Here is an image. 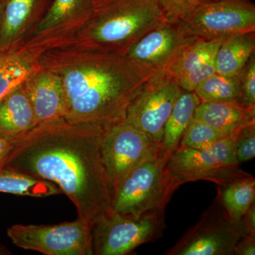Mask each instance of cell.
<instances>
[{
	"instance_id": "obj_2",
	"label": "cell",
	"mask_w": 255,
	"mask_h": 255,
	"mask_svg": "<svg viewBox=\"0 0 255 255\" xmlns=\"http://www.w3.org/2000/svg\"><path fill=\"white\" fill-rule=\"evenodd\" d=\"M39 63L63 82L68 102L64 119L103 130L125 120L145 83L125 56L115 52L68 45L46 50Z\"/></svg>"
},
{
	"instance_id": "obj_16",
	"label": "cell",
	"mask_w": 255,
	"mask_h": 255,
	"mask_svg": "<svg viewBox=\"0 0 255 255\" xmlns=\"http://www.w3.org/2000/svg\"><path fill=\"white\" fill-rule=\"evenodd\" d=\"M43 50L28 43L0 48V101L41 67Z\"/></svg>"
},
{
	"instance_id": "obj_7",
	"label": "cell",
	"mask_w": 255,
	"mask_h": 255,
	"mask_svg": "<svg viewBox=\"0 0 255 255\" xmlns=\"http://www.w3.org/2000/svg\"><path fill=\"white\" fill-rule=\"evenodd\" d=\"M196 38L182 21H166L144 34L124 56L137 76L145 82L167 71Z\"/></svg>"
},
{
	"instance_id": "obj_5",
	"label": "cell",
	"mask_w": 255,
	"mask_h": 255,
	"mask_svg": "<svg viewBox=\"0 0 255 255\" xmlns=\"http://www.w3.org/2000/svg\"><path fill=\"white\" fill-rule=\"evenodd\" d=\"M242 128L208 148L178 147L167 161V168L176 185L179 187L187 182L206 180L226 186L253 176L239 168L235 155V142Z\"/></svg>"
},
{
	"instance_id": "obj_24",
	"label": "cell",
	"mask_w": 255,
	"mask_h": 255,
	"mask_svg": "<svg viewBox=\"0 0 255 255\" xmlns=\"http://www.w3.org/2000/svg\"><path fill=\"white\" fill-rule=\"evenodd\" d=\"M194 92L201 102L240 104L239 85L237 77L214 73L200 82Z\"/></svg>"
},
{
	"instance_id": "obj_18",
	"label": "cell",
	"mask_w": 255,
	"mask_h": 255,
	"mask_svg": "<svg viewBox=\"0 0 255 255\" xmlns=\"http://www.w3.org/2000/svg\"><path fill=\"white\" fill-rule=\"evenodd\" d=\"M193 120L232 132L255 122V107L247 108L233 102H201Z\"/></svg>"
},
{
	"instance_id": "obj_31",
	"label": "cell",
	"mask_w": 255,
	"mask_h": 255,
	"mask_svg": "<svg viewBox=\"0 0 255 255\" xmlns=\"http://www.w3.org/2000/svg\"><path fill=\"white\" fill-rule=\"evenodd\" d=\"M240 228L243 234L255 236V203L242 217Z\"/></svg>"
},
{
	"instance_id": "obj_25",
	"label": "cell",
	"mask_w": 255,
	"mask_h": 255,
	"mask_svg": "<svg viewBox=\"0 0 255 255\" xmlns=\"http://www.w3.org/2000/svg\"><path fill=\"white\" fill-rule=\"evenodd\" d=\"M231 133L226 130L210 127L202 122L192 120L184 132L178 147L203 150L211 147Z\"/></svg>"
},
{
	"instance_id": "obj_9",
	"label": "cell",
	"mask_w": 255,
	"mask_h": 255,
	"mask_svg": "<svg viewBox=\"0 0 255 255\" xmlns=\"http://www.w3.org/2000/svg\"><path fill=\"white\" fill-rule=\"evenodd\" d=\"M195 38L219 39L255 31V4L251 0H213L191 6L182 19Z\"/></svg>"
},
{
	"instance_id": "obj_22",
	"label": "cell",
	"mask_w": 255,
	"mask_h": 255,
	"mask_svg": "<svg viewBox=\"0 0 255 255\" xmlns=\"http://www.w3.org/2000/svg\"><path fill=\"white\" fill-rule=\"evenodd\" d=\"M0 192L39 198L62 194L53 183L7 167L0 169Z\"/></svg>"
},
{
	"instance_id": "obj_14",
	"label": "cell",
	"mask_w": 255,
	"mask_h": 255,
	"mask_svg": "<svg viewBox=\"0 0 255 255\" xmlns=\"http://www.w3.org/2000/svg\"><path fill=\"white\" fill-rule=\"evenodd\" d=\"M0 48L27 41L41 21L52 0H1Z\"/></svg>"
},
{
	"instance_id": "obj_33",
	"label": "cell",
	"mask_w": 255,
	"mask_h": 255,
	"mask_svg": "<svg viewBox=\"0 0 255 255\" xmlns=\"http://www.w3.org/2000/svg\"><path fill=\"white\" fill-rule=\"evenodd\" d=\"M213 1V0H190L191 4L194 5L198 3L206 2V1Z\"/></svg>"
},
{
	"instance_id": "obj_21",
	"label": "cell",
	"mask_w": 255,
	"mask_h": 255,
	"mask_svg": "<svg viewBox=\"0 0 255 255\" xmlns=\"http://www.w3.org/2000/svg\"><path fill=\"white\" fill-rule=\"evenodd\" d=\"M216 197L230 220L239 226L242 217L255 203L254 177L240 179L228 185L219 186Z\"/></svg>"
},
{
	"instance_id": "obj_15",
	"label": "cell",
	"mask_w": 255,
	"mask_h": 255,
	"mask_svg": "<svg viewBox=\"0 0 255 255\" xmlns=\"http://www.w3.org/2000/svg\"><path fill=\"white\" fill-rule=\"evenodd\" d=\"M24 84L38 124L65 117L68 102L58 75L41 66L26 79Z\"/></svg>"
},
{
	"instance_id": "obj_12",
	"label": "cell",
	"mask_w": 255,
	"mask_h": 255,
	"mask_svg": "<svg viewBox=\"0 0 255 255\" xmlns=\"http://www.w3.org/2000/svg\"><path fill=\"white\" fill-rule=\"evenodd\" d=\"M158 145L124 121L104 129L101 152L113 189L126 174Z\"/></svg>"
},
{
	"instance_id": "obj_3",
	"label": "cell",
	"mask_w": 255,
	"mask_h": 255,
	"mask_svg": "<svg viewBox=\"0 0 255 255\" xmlns=\"http://www.w3.org/2000/svg\"><path fill=\"white\" fill-rule=\"evenodd\" d=\"M166 21L157 0H115L95 8L73 44L124 55L147 32Z\"/></svg>"
},
{
	"instance_id": "obj_17",
	"label": "cell",
	"mask_w": 255,
	"mask_h": 255,
	"mask_svg": "<svg viewBox=\"0 0 255 255\" xmlns=\"http://www.w3.org/2000/svg\"><path fill=\"white\" fill-rule=\"evenodd\" d=\"M24 81L0 101V132L11 138H18L38 124Z\"/></svg>"
},
{
	"instance_id": "obj_11",
	"label": "cell",
	"mask_w": 255,
	"mask_h": 255,
	"mask_svg": "<svg viewBox=\"0 0 255 255\" xmlns=\"http://www.w3.org/2000/svg\"><path fill=\"white\" fill-rule=\"evenodd\" d=\"M216 197L197 221L168 250L166 255H234L243 236Z\"/></svg>"
},
{
	"instance_id": "obj_28",
	"label": "cell",
	"mask_w": 255,
	"mask_h": 255,
	"mask_svg": "<svg viewBox=\"0 0 255 255\" xmlns=\"http://www.w3.org/2000/svg\"><path fill=\"white\" fill-rule=\"evenodd\" d=\"M157 1L167 21H182L192 6L190 0H157Z\"/></svg>"
},
{
	"instance_id": "obj_35",
	"label": "cell",
	"mask_w": 255,
	"mask_h": 255,
	"mask_svg": "<svg viewBox=\"0 0 255 255\" xmlns=\"http://www.w3.org/2000/svg\"><path fill=\"white\" fill-rule=\"evenodd\" d=\"M9 251H6L4 248H3V247H1V246H0V255H7L9 254Z\"/></svg>"
},
{
	"instance_id": "obj_34",
	"label": "cell",
	"mask_w": 255,
	"mask_h": 255,
	"mask_svg": "<svg viewBox=\"0 0 255 255\" xmlns=\"http://www.w3.org/2000/svg\"><path fill=\"white\" fill-rule=\"evenodd\" d=\"M1 17H2V1L0 0V29H1Z\"/></svg>"
},
{
	"instance_id": "obj_32",
	"label": "cell",
	"mask_w": 255,
	"mask_h": 255,
	"mask_svg": "<svg viewBox=\"0 0 255 255\" xmlns=\"http://www.w3.org/2000/svg\"><path fill=\"white\" fill-rule=\"evenodd\" d=\"M113 1H115V0H93V3L94 5H95V7L98 8Z\"/></svg>"
},
{
	"instance_id": "obj_6",
	"label": "cell",
	"mask_w": 255,
	"mask_h": 255,
	"mask_svg": "<svg viewBox=\"0 0 255 255\" xmlns=\"http://www.w3.org/2000/svg\"><path fill=\"white\" fill-rule=\"evenodd\" d=\"M164 214L133 216L111 211L92 225L95 255H126L163 235Z\"/></svg>"
},
{
	"instance_id": "obj_23",
	"label": "cell",
	"mask_w": 255,
	"mask_h": 255,
	"mask_svg": "<svg viewBox=\"0 0 255 255\" xmlns=\"http://www.w3.org/2000/svg\"><path fill=\"white\" fill-rule=\"evenodd\" d=\"M226 38L209 40L196 38L184 48L166 73L177 79L200 66L216 56V52Z\"/></svg>"
},
{
	"instance_id": "obj_13",
	"label": "cell",
	"mask_w": 255,
	"mask_h": 255,
	"mask_svg": "<svg viewBox=\"0 0 255 255\" xmlns=\"http://www.w3.org/2000/svg\"><path fill=\"white\" fill-rule=\"evenodd\" d=\"M95 9L93 0H52L46 14L26 41L47 50L73 44Z\"/></svg>"
},
{
	"instance_id": "obj_20",
	"label": "cell",
	"mask_w": 255,
	"mask_h": 255,
	"mask_svg": "<svg viewBox=\"0 0 255 255\" xmlns=\"http://www.w3.org/2000/svg\"><path fill=\"white\" fill-rule=\"evenodd\" d=\"M201 102L195 92L184 91L178 98L164 126L162 137V146L169 155L179 146Z\"/></svg>"
},
{
	"instance_id": "obj_19",
	"label": "cell",
	"mask_w": 255,
	"mask_h": 255,
	"mask_svg": "<svg viewBox=\"0 0 255 255\" xmlns=\"http://www.w3.org/2000/svg\"><path fill=\"white\" fill-rule=\"evenodd\" d=\"M255 54V31L236 33L226 38L215 56L216 73L238 77Z\"/></svg>"
},
{
	"instance_id": "obj_4",
	"label": "cell",
	"mask_w": 255,
	"mask_h": 255,
	"mask_svg": "<svg viewBox=\"0 0 255 255\" xmlns=\"http://www.w3.org/2000/svg\"><path fill=\"white\" fill-rule=\"evenodd\" d=\"M169 156L159 145L126 174L114 188L112 211L133 216L164 214L178 188L167 168Z\"/></svg>"
},
{
	"instance_id": "obj_8",
	"label": "cell",
	"mask_w": 255,
	"mask_h": 255,
	"mask_svg": "<svg viewBox=\"0 0 255 255\" xmlns=\"http://www.w3.org/2000/svg\"><path fill=\"white\" fill-rule=\"evenodd\" d=\"M92 226L83 220L53 225L16 224L8 228L13 244L46 255H92Z\"/></svg>"
},
{
	"instance_id": "obj_26",
	"label": "cell",
	"mask_w": 255,
	"mask_h": 255,
	"mask_svg": "<svg viewBox=\"0 0 255 255\" xmlns=\"http://www.w3.org/2000/svg\"><path fill=\"white\" fill-rule=\"evenodd\" d=\"M237 78L240 104L247 108L255 107V54L252 55Z\"/></svg>"
},
{
	"instance_id": "obj_29",
	"label": "cell",
	"mask_w": 255,
	"mask_h": 255,
	"mask_svg": "<svg viewBox=\"0 0 255 255\" xmlns=\"http://www.w3.org/2000/svg\"><path fill=\"white\" fill-rule=\"evenodd\" d=\"M255 236L243 234L235 248L234 255H255Z\"/></svg>"
},
{
	"instance_id": "obj_10",
	"label": "cell",
	"mask_w": 255,
	"mask_h": 255,
	"mask_svg": "<svg viewBox=\"0 0 255 255\" xmlns=\"http://www.w3.org/2000/svg\"><path fill=\"white\" fill-rule=\"evenodd\" d=\"M184 90L168 73L146 81L126 114V123L136 128L155 143L162 145L164 126Z\"/></svg>"
},
{
	"instance_id": "obj_1",
	"label": "cell",
	"mask_w": 255,
	"mask_h": 255,
	"mask_svg": "<svg viewBox=\"0 0 255 255\" xmlns=\"http://www.w3.org/2000/svg\"><path fill=\"white\" fill-rule=\"evenodd\" d=\"M103 129L64 118L37 124L16 138L4 167L53 183L94 224L112 211L113 188L101 152Z\"/></svg>"
},
{
	"instance_id": "obj_27",
	"label": "cell",
	"mask_w": 255,
	"mask_h": 255,
	"mask_svg": "<svg viewBox=\"0 0 255 255\" xmlns=\"http://www.w3.org/2000/svg\"><path fill=\"white\" fill-rule=\"evenodd\" d=\"M238 163L248 162L255 156V122L245 126L240 130L234 146Z\"/></svg>"
},
{
	"instance_id": "obj_30",
	"label": "cell",
	"mask_w": 255,
	"mask_h": 255,
	"mask_svg": "<svg viewBox=\"0 0 255 255\" xmlns=\"http://www.w3.org/2000/svg\"><path fill=\"white\" fill-rule=\"evenodd\" d=\"M16 140L0 132V169L3 168L6 164L8 157L14 149Z\"/></svg>"
}]
</instances>
